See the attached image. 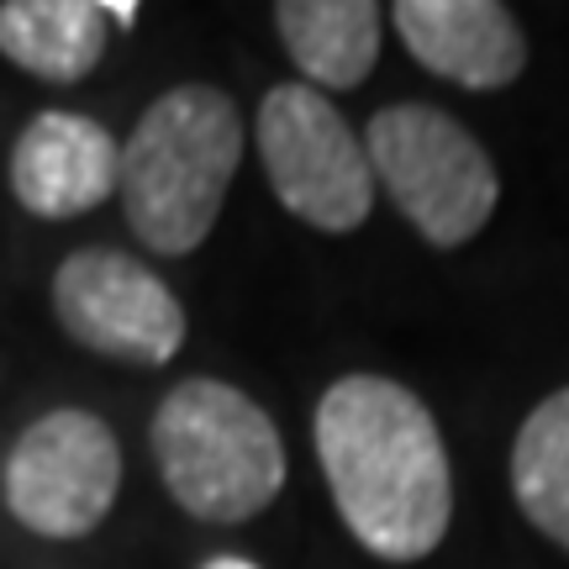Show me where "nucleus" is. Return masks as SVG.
Here are the masks:
<instances>
[{
    "instance_id": "6e6552de",
    "label": "nucleus",
    "mask_w": 569,
    "mask_h": 569,
    "mask_svg": "<svg viewBox=\"0 0 569 569\" xmlns=\"http://www.w3.org/2000/svg\"><path fill=\"white\" fill-rule=\"evenodd\" d=\"M117 180L122 142L80 111H38L11 148V196L42 222L96 211L117 196Z\"/></svg>"
},
{
    "instance_id": "0eeeda50",
    "label": "nucleus",
    "mask_w": 569,
    "mask_h": 569,
    "mask_svg": "<svg viewBox=\"0 0 569 569\" xmlns=\"http://www.w3.org/2000/svg\"><path fill=\"white\" fill-rule=\"evenodd\" d=\"M59 327L101 359L159 369L184 348V306L122 248H74L53 274Z\"/></svg>"
},
{
    "instance_id": "7ed1b4c3",
    "label": "nucleus",
    "mask_w": 569,
    "mask_h": 569,
    "mask_svg": "<svg viewBox=\"0 0 569 569\" xmlns=\"http://www.w3.org/2000/svg\"><path fill=\"white\" fill-rule=\"evenodd\" d=\"M148 443L163 490L201 522H248L284 486V443L269 411L206 375L163 396Z\"/></svg>"
},
{
    "instance_id": "9b49d317",
    "label": "nucleus",
    "mask_w": 569,
    "mask_h": 569,
    "mask_svg": "<svg viewBox=\"0 0 569 569\" xmlns=\"http://www.w3.org/2000/svg\"><path fill=\"white\" fill-rule=\"evenodd\" d=\"M106 32L96 0H6L0 6V53L21 74L48 84H80L106 59Z\"/></svg>"
},
{
    "instance_id": "423d86ee",
    "label": "nucleus",
    "mask_w": 569,
    "mask_h": 569,
    "mask_svg": "<svg viewBox=\"0 0 569 569\" xmlns=\"http://www.w3.org/2000/svg\"><path fill=\"white\" fill-rule=\"evenodd\" d=\"M122 448L117 432L80 407L42 411L6 459V507L38 538H90L117 507Z\"/></svg>"
},
{
    "instance_id": "4468645a",
    "label": "nucleus",
    "mask_w": 569,
    "mask_h": 569,
    "mask_svg": "<svg viewBox=\"0 0 569 569\" xmlns=\"http://www.w3.org/2000/svg\"><path fill=\"white\" fill-rule=\"evenodd\" d=\"M201 569H259L253 559H238V553H217V559H206Z\"/></svg>"
},
{
    "instance_id": "f257e3e1",
    "label": "nucleus",
    "mask_w": 569,
    "mask_h": 569,
    "mask_svg": "<svg viewBox=\"0 0 569 569\" xmlns=\"http://www.w3.org/2000/svg\"><path fill=\"white\" fill-rule=\"evenodd\" d=\"M317 459L343 528L375 559L411 565L443 543L453 475L432 411L386 375H343L317 401Z\"/></svg>"
},
{
    "instance_id": "ddd939ff",
    "label": "nucleus",
    "mask_w": 569,
    "mask_h": 569,
    "mask_svg": "<svg viewBox=\"0 0 569 569\" xmlns=\"http://www.w3.org/2000/svg\"><path fill=\"white\" fill-rule=\"evenodd\" d=\"M101 17L117 21V27H132V21H138V6H132V0H111V6H101Z\"/></svg>"
},
{
    "instance_id": "20e7f679",
    "label": "nucleus",
    "mask_w": 569,
    "mask_h": 569,
    "mask_svg": "<svg viewBox=\"0 0 569 569\" xmlns=\"http://www.w3.org/2000/svg\"><path fill=\"white\" fill-rule=\"evenodd\" d=\"M365 153L375 190H386L432 248L469 243L501 201L490 153L438 106L401 101L375 111L365 127Z\"/></svg>"
},
{
    "instance_id": "39448f33",
    "label": "nucleus",
    "mask_w": 569,
    "mask_h": 569,
    "mask_svg": "<svg viewBox=\"0 0 569 569\" xmlns=\"http://www.w3.org/2000/svg\"><path fill=\"white\" fill-rule=\"evenodd\" d=\"M259 159L290 217L317 232H353L375 206L365 142L311 84H274L259 106Z\"/></svg>"
},
{
    "instance_id": "9d476101",
    "label": "nucleus",
    "mask_w": 569,
    "mask_h": 569,
    "mask_svg": "<svg viewBox=\"0 0 569 569\" xmlns=\"http://www.w3.org/2000/svg\"><path fill=\"white\" fill-rule=\"evenodd\" d=\"M274 27L311 90H359L380 59L386 21L369 0H280Z\"/></svg>"
},
{
    "instance_id": "f03ea898",
    "label": "nucleus",
    "mask_w": 569,
    "mask_h": 569,
    "mask_svg": "<svg viewBox=\"0 0 569 569\" xmlns=\"http://www.w3.org/2000/svg\"><path fill=\"white\" fill-rule=\"evenodd\" d=\"M243 163V117L227 90L174 84L148 106L122 142L127 227L159 259H184L211 238L227 184Z\"/></svg>"
},
{
    "instance_id": "1a4fd4ad",
    "label": "nucleus",
    "mask_w": 569,
    "mask_h": 569,
    "mask_svg": "<svg viewBox=\"0 0 569 569\" xmlns=\"http://www.w3.org/2000/svg\"><path fill=\"white\" fill-rule=\"evenodd\" d=\"M390 21L427 74L465 90H507L528 69V42L496 0H396Z\"/></svg>"
},
{
    "instance_id": "f8f14e48",
    "label": "nucleus",
    "mask_w": 569,
    "mask_h": 569,
    "mask_svg": "<svg viewBox=\"0 0 569 569\" xmlns=\"http://www.w3.org/2000/svg\"><path fill=\"white\" fill-rule=\"evenodd\" d=\"M511 490L538 532L569 549V386L538 401L511 443Z\"/></svg>"
}]
</instances>
